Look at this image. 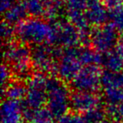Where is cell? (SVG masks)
<instances>
[{
	"label": "cell",
	"mask_w": 123,
	"mask_h": 123,
	"mask_svg": "<svg viewBox=\"0 0 123 123\" xmlns=\"http://www.w3.org/2000/svg\"><path fill=\"white\" fill-rule=\"evenodd\" d=\"M28 12L25 6L24 3L18 2L13 6L11 9L4 13V21L9 24L12 25H19L25 20Z\"/></svg>",
	"instance_id": "cell-14"
},
{
	"label": "cell",
	"mask_w": 123,
	"mask_h": 123,
	"mask_svg": "<svg viewBox=\"0 0 123 123\" xmlns=\"http://www.w3.org/2000/svg\"><path fill=\"white\" fill-rule=\"evenodd\" d=\"M16 0H1L0 2V9L3 14L8 11L16 4Z\"/></svg>",
	"instance_id": "cell-28"
},
{
	"label": "cell",
	"mask_w": 123,
	"mask_h": 123,
	"mask_svg": "<svg viewBox=\"0 0 123 123\" xmlns=\"http://www.w3.org/2000/svg\"><path fill=\"white\" fill-rule=\"evenodd\" d=\"M16 34L19 40L26 44L39 46L56 43L54 26L40 18L25 19L19 24Z\"/></svg>",
	"instance_id": "cell-1"
},
{
	"label": "cell",
	"mask_w": 123,
	"mask_h": 123,
	"mask_svg": "<svg viewBox=\"0 0 123 123\" xmlns=\"http://www.w3.org/2000/svg\"><path fill=\"white\" fill-rule=\"evenodd\" d=\"M23 106L19 101L6 99L1 105V123H25Z\"/></svg>",
	"instance_id": "cell-12"
},
{
	"label": "cell",
	"mask_w": 123,
	"mask_h": 123,
	"mask_svg": "<svg viewBox=\"0 0 123 123\" xmlns=\"http://www.w3.org/2000/svg\"><path fill=\"white\" fill-rule=\"evenodd\" d=\"M104 97L108 105H119L123 102V87L105 89Z\"/></svg>",
	"instance_id": "cell-22"
},
{
	"label": "cell",
	"mask_w": 123,
	"mask_h": 123,
	"mask_svg": "<svg viewBox=\"0 0 123 123\" xmlns=\"http://www.w3.org/2000/svg\"><path fill=\"white\" fill-rule=\"evenodd\" d=\"M101 99L92 92L76 91L71 95L70 105L76 113H85L95 108L100 107Z\"/></svg>",
	"instance_id": "cell-10"
},
{
	"label": "cell",
	"mask_w": 123,
	"mask_h": 123,
	"mask_svg": "<svg viewBox=\"0 0 123 123\" xmlns=\"http://www.w3.org/2000/svg\"><path fill=\"white\" fill-rule=\"evenodd\" d=\"M47 108L54 118H60L68 113L70 105V98L67 86L56 78L47 79L46 82Z\"/></svg>",
	"instance_id": "cell-2"
},
{
	"label": "cell",
	"mask_w": 123,
	"mask_h": 123,
	"mask_svg": "<svg viewBox=\"0 0 123 123\" xmlns=\"http://www.w3.org/2000/svg\"><path fill=\"white\" fill-rule=\"evenodd\" d=\"M46 82L42 73H37L31 77L27 83V94L22 105L30 109L36 110L42 108L47 101Z\"/></svg>",
	"instance_id": "cell-4"
},
{
	"label": "cell",
	"mask_w": 123,
	"mask_h": 123,
	"mask_svg": "<svg viewBox=\"0 0 123 123\" xmlns=\"http://www.w3.org/2000/svg\"><path fill=\"white\" fill-rule=\"evenodd\" d=\"M89 0H65L67 11L85 10Z\"/></svg>",
	"instance_id": "cell-25"
},
{
	"label": "cell",
	"mask_w": 123,
	"mask_h": 123,
	"mask_svg": "<svg viewBox=\"0 0 123 123\" xmlns=\"http://www.w3.org/2000/svg\"><path fill=\"white\" fill-rule=\"evenodd\" d=\"M62 51L54 50L51 45L36 46L31 51V62L40 73L51 72L56 68V57L60 56Z\"/></svg>",
	"instance_id": "cell-8"
},
{
	"label": "cell",
	"mask_w": 123,
	"mask_h": 123,
	"mask_svg": "<svg viewBox=\"0 0 123 123\" xmlns=\"http://www.w3.org/2000/svg\"><path fill=\"white\" fill-rule=\"evenodd\" d=\"M2 93L6 96L7 99L19 101L25 98L26 94H27V87L19 82L11 83Z\"/></svg>",
	"instance_id": "cell-18"
},
{
	"label": "cell",
	"mask_w": 123,
	"mask_h": 123,
	"mask_svg": "<svg viewBox=\"0 0 123 123\" xmlns=\"http://www.w3.org/2000/svg\"><path fill=\"white\" fill-rule=\"evenodd\" d=\"M84 14L92 25L101 26L109 19V12L102 0H89Z\"/></svg>",
	"instance_id": "cell-11"
},
{
	"label": "cell",
	"mask_w": 123,
	"mask_h": 123,
	"mask_svg": "<svg viewBox=\"0 0 123 123\" xmlns=\"http://www.w3.org/2000/svg\"><path fill=\"white\" fill-rule=\"evenodd\" d=\"M101 86L104 89L123 87V73L106 70L101 74Z\"/></svg>",
	"instance_id": "cell-15"
},
{
	"label": "cell",
	"mask_w": 123,
	"mask_h": 123,
	"mask_svg": "<svg viewBox=\"0 0 123 123\" xmlns=\"http://www.w3.org/2000/svg\"><path fill=\"white\" fill-rule=\"evenodd\" d=\"M108 20L118 33L123 34V4L111 9Z\"/></svg>",
	"instance_id": "cell-21"
},
{
	"label": "cell",
	"mask_w": 123,
	"mask_h": 123,
	"mask_svg": "<svg viewBox=\"0 0 123 123\" xmlns=\"http://www.w3.org/2000/svg\"><path fill=\"white\" fill-rule=\"evenodd\" d=\"M63 4L61 0H48L45 15L48 19L53 21V23L60 20L62 9Z\"/></svg>",
	"instance_id": "cell-20"
},
{
	"label": "cell",
	"mask_w": 123,
	"mask_h": 123,
	"mask_svg": "<svg viewBox=\"0 0 123 123\" xmlns=\"http://www.w3.org/2000/svg\"><path fill=\"white\" fill-rule=\"evenodd\" d=\"M56 123H87L84 115L79 113H67L58 118Z\"/></svg>",
	"instance_id": "cell-24"
},
{
	"label": "cell",
	"mask_w": 123,
	"mask_h": 123,
	"mask_svg": "<svg viewBox=\"0 0 123 123\" xmlns=\"http://www.w3.org/2000/svg\"><path fill=\"white\" fill-rule=\"evenodd\" d=\"M82 66L79 58V47L66 48L60 55L56 70L61 79L71 82L81 70Z\"/></svg>",
	"instance_id": "cell-5"
},
{
	"label": "cell",
	"mask_w": 123,
	"mask_h": 123,
	"mask_svg": "<svg viewBox=\"0 0 123 123\" xmlns=\"http://www.w3.org/2000/svg\"><path fill=\"white\" fill-rule=\"evenodd\" d=\"M14 30L13 28V25L7 22H3L1 25V37L2 41L8 43L11 41L14 36Z\"/></svg>",
	"instance_id": "cell-26"
},
{
	"label": "cell",
	"mask_w": 123,
	"mask_h": 123,
	"mask_svg": "<svg viewBox=\"0 0 123 123\" xmlns=\"http://www.w3.org/2000/svg\"><path fill=\"white\" fill-rule=\"evenodd\" d=\"M116 120L120 121L123 123V102L117 105V116H116Z\"/></svg>",
	"instance_id": "cell-31"
},
{
	"label": "cell",
	"mask_w": 123,
	"mask_h": 123,
	"mask_svg": "<svg viewBox=\"0 0 123 123\" xmlns=\"http://www.w3.org/2000/svg\"><path fill=\"white\" fill-rule=\"evenodd\" d=\"M23 115L29 123H54V116L48 108L33 110L23 106Z\"/></svg>",
	"instance_id": "cell-13"
},
{
	"label": "cell",
	"mask_w": 123,
	"mask_h": 123,
	"mask_svg": "<svg viewBox=\"0 0 123 123\" xmlns=\"http://www.w3.org/2000/svg\"><path fill=\"white\" fill-rule=\"evenodd\" d=\"M79 58L83 66L102 65L103 56L95 50L88 47H79Z\"/></svg>",
	"instance_id": "cell-17"
},
{
	"label": "cell",
	"mask_w": 123,
	"mask_h": 123,
	"mask_svg": "<svg viewBox=\"0 0 123 123\" xmlns=\"http://www.w3.org/2000/svg\"><path fill=\"white\" fill-rule=\"evenodd\" d=\"M116 52L120 55V56L121 57V59L123 60V36L119 39L117 42V45H116Z\"/></svg>",
	"instance_id": "cell-30"
},
{
	"label": "cell",
	"mask_w": 123,
	"mask_h": 123,
	"mask_svg": "<svg viewBox=\"0 0 123 123\" xmlns=\"http://www.w3.org/2000/svg\"><path fill=\"white\" fill-rule=\"evenodd\" d=\"M122 73H123V72H122Z\"/></svg>",
	"instance_id": "cell-33"
},
{
	"label": "cell",
	"mask_w": 123,
	"mask_h": 123,
	"mask_svg": "<svg viewBox=\"0 0 123 123\" xmlns=\"http://www.w3.org/2000/svg\"><path fill=\"white\" fill-rule=\"evenodd\" d=\"M53 26L56 31V43H59L66 48L76 47L79 43H82L79 31L71 22L68 23L60 19L55 22Z\"/></svg>",
	"instance_id": "cell-9"
},
{
	"label": "cell",
	"mask_w": 123,
	"mask_h": 123,
	"mask_svg": "<svg viewBox=\"0 0 123 123\" xmlns=\"http://www.w3.org/2000/svg\"><path fill=\"white\" fill-rule=\"evenodd\" d=\"M48 0H23L25 6L27 9L28 14L39 18L45 15Z\"/></svg>",
	"instance_id": "cell-19"
},
{
	"label": "cell",
	"mask_w": 123,
	"mask_h": 123,
	"mask_svg": "<svg viewBox=\"0 0 123 123\" xmlns=\"http://www.w3.org/2000/svg\"><path fill=\"white\" fill-rule=\"evenodd\" d=\"M105 111L101 110L100 107H98L87 111L83 115H84L87 123H101L105 121Z\"/></svg>",
	"instance_id": "cell-23"
},
{
	"label": "cell",
	"mask_w": 123,
	"mask_h": 123,
	"mask_svg": "<svg viewBox=\"0 0 123 123\" xmlns=\"http://www.w3.org/2000/svg\"><path fill=\"white\" fill-rule=\"evenodd\" d=\"M101 74L97 65L84 66L71 81V86L76 91L94 93L101 86Z\"/></svg>",
	"instance_id": "cell-6"
},
{
	"label": "cell",
	"mask_w": 123,
	"mask_h": 123,
	"mask_svg": "<svg viewBox=\"0 0 123 123\" xmlns=\"http://www.w3.org/2000/svg\"><path fill=\"white\" fill-rule=\"evenodd\" d=\"M102 65L107 71L121 72L123 70V60L116 51H111L103 56Z\"/></svg>",
	"instance_id": "cell-16"
},
{
	"label": "cell",
	"mask_w": 123,
	"mask_h": 123,
	"mask_svg": "<svg viewBox=\"0 0 123 123\" xmlns=\"http://www.w3.org/2000/svg\"><path fill=\"white\" fill-rule=\"evenodd\" d=\"M118 31L110 25L99 26L91 32L90 42L98 52L107 53L117 45Z\"/></svg>",
	"instance_id": "cell-7"
},
{
	"label": "cell",
	"mask_w": 123,
	"mask_h": 123,
	"mask_svg": "<svg viewBox=\"0 0 123 123\" xmlns=\"http://www.w3.org/2000/svg\"><path fill=\"white\" fill-rule=\"evenodd\" d=\"M4 57L12 66L13 73L18 77H26L30 71L31 51L25 44H9L4 51Z\"/></svg>",
	"instance_id": "cell-3"
},
{
	"label": "cell",
	"mask_w": 123,
	"mask_h": 123,
	"mask_svg": "<svg viewBox=\"0 0 123 123\" xmlns=\"http://www.w3.org/2000/svg\"><path fill=\"white\" fill-rule=\"evenodd\" d=\"M11 78V70L4 63L1 66V84H2V92L9 85V79Z\"/></svg>",
	"instance_id": "cell-27"
},
{
	"label": "cell",
	"mask_w": 123,
	"mask_h": 123,
	"mask_svg": "<svg viewBox=\"0 0 123 123\" xmlns=\"http://www.w3.org/2000/svg\"><path fill=\"white\" fill-rule=\"evenodd\" d=\"M102 1L106 8H109L110 9L123 4V0H102Z\"/></svg>",
	"instance_id": "cell-29"
},
{
	"label": "cell",
	"mask_w": 123,
	"mask_h": 123,
	"mask_svg": "<svg viewBox=\"0 0 123 123\" xmlns=\"http://www.w3.org/2000/svg\"><path fill=\"white\" fill-rule=\"evenodd\" d=\"M101 123H121L119 121H117V120H105L103 122H101Z\"/></svg>",
	"instance_id": "cell-32"
}]
</instances>
